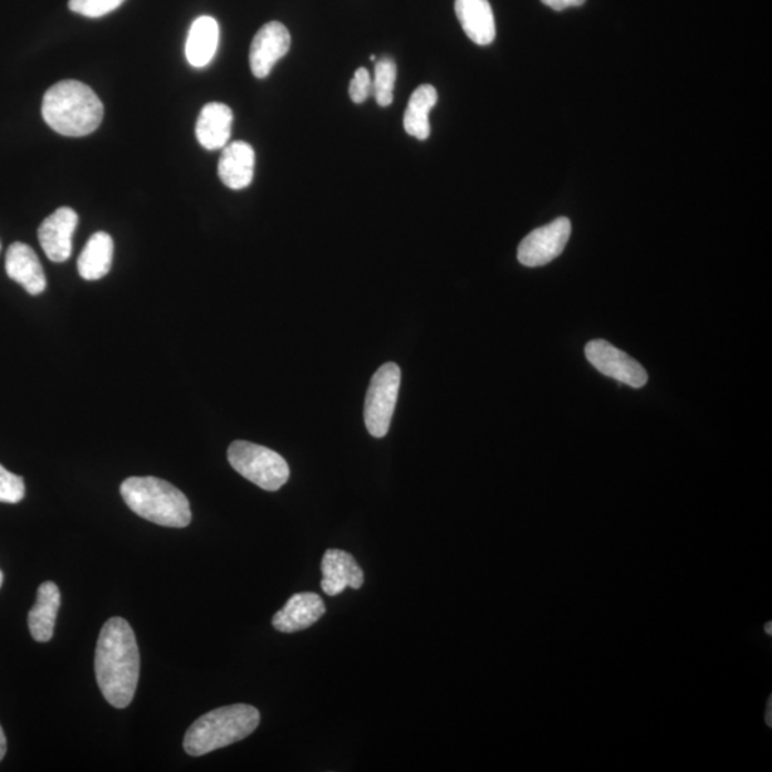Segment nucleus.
<instances>
[{
    "label": "nucleus",
    "instance_id": "1",
    "mask_svg": "<svg viewBox=\"0 0 772 772\" xmlns=\"http://www.w3.org/2000/svg\"><path fill=\"white\" fill-rule=\"evenodd\" d=\"M140 656L134 629L128 620H106L95 653L97 687L112 707L126 708L134 700L139 682Z\"/></svg>",
    "mask_w": 772,
    "mask_h": 772
},
{
    "label": "nucleus",
    "instance_id": "2",
    "mask_svg": "<svg viewBox=\"0 0 772 772\" xmlns=\"http://www.w3.org/2000/svg\"><path fill=\"white\" fill-rule=\"evenodd\" d=\"M42 115L58 134L81 138L100 128L104 105L85 83L62 81L49 87L43 97Z\"/></svg>",
    "mask_w": 772,
    "mask_h": 772
},
{
    "label": "nucleus",
    "instance_id": "3",
    "mask_svg": "<svg viewBox=\"0 0 772 772\" xmlns=\"http://www.w3.org/2000/svg\"><path fill=\"white\" fill-rule=\"evenodd\" d=\"M121 495L136 515L156 525L185 528L192 521L187 495L168 481L155 477H131Z\"/></svg>",
    "mask_w": 772,
    "mask_h": 772
},
{
    "label": "nucleus",
    "instance_id": "4",
    "mask_svg": "<svg viewBox=\"0 0 772 772\" xmlns=\"http://www.w3.org/2000/svg\"><path fill=\"white\" fill-rule=\"evenodd\" d=\"M261 714L247 703L217 708L194 722L184 738L187 754L200 757L246 740L257 730Z\"/></svg>",
    "mask_w": 772,
    "mask_h": 772
},
{
    "label": "nucleus",
    "instance_id": "5",
    "mask_svg": "<svg viewBox=\"0 0 772 772\" xmlns=\"http://www.w3.org/2000/svg\"><path fill=\"white\" fill-rule=\"evenodd\" d=\"M234 471L265 491H278L290 480V467L280 453L261 445L234 441L228 449Z\"/></svg>",
    "mask_w": 772,
    "mask_h": 772
},
{
    "label": "nucleus",
    "instance_id": "6",
    "mask_svg": "<svg viewBox=\"0 0 772 772\" xmlns=\"http://www.w3.org/2000/svg\"><path fill=\"white\" fill-rule=\"evenodd\" d=\"M399 385L400 369L394 363L380 366L371 379L365 400V424L375 438H383L389 431L398 400Z\"/></svg>",
    "mask_w": 772,
    "mask_h": 772
},
{
    "label": "nucleus",
    "instance_id": "7",
    "mask_svg": "<svg viewBox=\"0 0 772 772\" xmlns=\"http://www.w3.org/2000/svg\"><path fill=\"white\" fill-rule=\"evenodd\" d=\"M571 221L559 218L526 234L518 248V261L528 268L544 267L559 258L571 237Z\"/></svg>",
    "mask_w": 772,
    "mask_h": 772
},
{
    "label": "nucleus",
    "instance_id": "8",
    "mask_svg": "<svg viewBox=\"0 0 772 772\" xmlns=\"http://www.w3.org/2000/svg\"><path fill=\"white\" fill-rule=\"evenodd\" d=\"M586 359L590 361L601 374L617 379L618 383L643 388L648 383L647 371L624 351L615 348L609 342L595 340L585 346Z\"/></svg>",
    "mask_w": 772,
    "mask_h": 772
},
{
    "label": "nucleus",
    "instance_id": "9",
    "mask_svg": "<svg viewBox=\"0 0 772 772\" xmlns=\"http://www.w3.org/2000/svg\"><path fill=\"white\" fill-rule=\"evenodd\" d=\"M291 35L280 22H270L259 29L253 38L249 63L253 75L263 80L270 75L275 63L290 52Z\"/></svg>",
    "mask_w": 772,
    "mask_h": 772
},
{
    "label": "nucleus",
    "instance_id": "10",
    "mask_svg": "<svg viewBox=\"0 0 772 772\" xmlns=\"http://www.w3.org/2000/svg\"><path fill=\"white\" fill-rule=\"evenodd\" d=\"M76 227L77 213L67 207L56 209L39 227V242L52 262H65L71 258Z\"/></svg>",
    "mask_w": 772,
    "mask_h": 772
},
{
    "label": "nucleus",
    "instance_id": "11",
    "mask_svg": "<svg viewBox=\"0 0 772 772\" xmlns=\"http://www.w3.org/2000/svg\"><path fill=\"white\" fill-rule=\"evenodd\" d=\"M322 591L330 597H335L344 593L346 586L352 590H359L364 585V571L361 568L354 556L341 550H328L325 552L321 564Z\"/></svg>",
    "mask_w": 772,
    "mask_h": 772
},
{
    "label": "nucleus",
    "instance_id": "12",
    "mask_svg": "<svg viewBox=\"0 0 772 772\" xmlns=\"http://www.w3.org/2000/svg\"><path fill=\"white\" fill-rule=\"evenodd\" d=\"M325 604L320 595L301 593L292 595L272 618L277 632L292 634L310 628L325 614Z\"/></svg>",
    "mask_w": 772,
    "mask_h": 772
},
{
    "label": "nucleus",
    "instance_id": "13",
    "mask_svg": "<svg viewBox=\"0 0 772 772\" xmlns=\"http://www.w3.org/2000/svg\"><path fill=\"white\" fill-rule=\"evenodd\" d=\"M8 277L24 288L31 295H41L46 290V277L42 263L27 243L17 242L9 247L4 261Z\"/></svg>",
    "mask_w": 772,
    "mask_h": 772
},
{
    "label": "nucleus",
    "instance_id": "14",
    "mask_svg": "<svg viewBox=\"0 0 772 772\" xmlns=\"http://www.w3.org/2000/svg\"><path fill=\"white\" fill-rule=\"evenodd\" d=\"M255 173V150L247 142L225 146L219 159L218 174L225 187L239 190L249 187Z\"/></svg>",
    "mask_w": 772,
    "mask_h": 772
},
{
    "label": "nucleus",
    "instance_id": "15",
    "mask_svg": "<svg viewBox=\"0 0 772 772\" xmlns=\"http://www.w3.org/2000/svg\"><path fill=\"white\" fill-rule=\"evenodd\" d=\"M459 23L477 45L487 46L497 35L495 19L488 0H456Z\"/></svg>",
    "mask_w": 772,
    "mask_h": 772
},
{
    "label": "nucleus",
    "instance_id": "16",
    "mask_svg": "<svg viewBox=\"0 0 772 772\" xmlns=\"http://www.w3.org/2000/svg\"><path fill=\"white\" fill-rule=\"evenodd\" d=\"M59 608H61V591L55 583L46 581L39 586L36 603L28 615L29 632L35 641H51L55 633Z\"/></svg>",
    "mask_w": 772,
    "mask_h": 772
},
{
    "label": "nucleus",
    "instance_id": "17",
    "mask_svg": "<svg viewBox=\"0 0 772 772\" xmlns=\"http://www.w3.org/2000/svg\"><path fill=\"white\" fill-rule=\"evenodd\" d=\"M233 114L231 107L212 102L200 111L197 122V138L208 150H217L227 146L231 138Z\"/></svg>",
    "mask_w": 772,
    "mask_h": 772
},
{
    "label": "nucleus",
    "instance_id": "18",
    "mask_svg": "<svg viewBox=\"0 0 772 772\" xmlns=\"http://www.w3.org/2000/svg\"><path fill=\"white\" fill-rule=\"evenodd\" d=\"M112 258H114V241L111 234L96 232L86 242L77 259V271L83 280H102L111 271Z\"/></svg>",
    "mask_w": 772,
    "mask_h": 772
},
{
    "label": "nucleus",
    "instance_id": "19",
    "mask_svg": "<svg viewBox=\"0 0 772 772\" xmlns=\"http://www.w3.org/2000/svg\"><path fill=\"white\" fill-rule=\"evenodd\" d=\"M219 43L218 22L211 17H200L189 29L187 59L194 67H205L211 63Z\"/></svg>",
    "mask_w": 772,
    "mask_h": 772
},
{
    "label": "nucleus",
    "instance_id": "20",
    "mask_svg": "<svg viewBox=\"0 0 772 772\" xmlns=\"http://www.w3.org/2000/svg\"><path fill=\"white\" fill-rule=\"evenodd\" d=\"M438 92L431 85L419 86L410 96L407 111L404 116V128L407 134L419 140H425L431 135L429 114L437 105Z\"/></svg>",
    "mask_w": 772,
    "mask_h": 772
},
{
    "label": "nucleus",
    "instance_id": "21",
    "mask_svg": "<svg viewBox=\"0 0 772 772\" xmlns=\"http://www.w3.org/2000/svg\"><path fill=\"white\" fill-rule=\"evenodd\" d=\"M395 82H397V65L393 59H380L375 65L373 82V94L379 106L386 107L393 104Z\"/></svg>",
    "mask_w": 772,
    "mask_h": 772
},
{
    "label": "nucleus",
    "instance_id": "22",
    "mask_svg": "<svg viewBox=\"0 0 772 772\" xmlns=\"http://www.w3.org/2000/svg\"><path fill=\"white\" fill-rule=\"evenodd\" d=\"M125 0H70L72 12L86 18H102L116 11Z\"/></svg>",
    "mask_w": 772,
    "mask_h": 772
},
{
    "label": "nucleus",
    "instance_id": "23",
    "mask_svg": "<svg viewBox=\"0 0 772 772\" xmlns=\"http://www.w3.org/2000/svg\"><path fill=\"white\" fill-rule=\"evenodd\" d=\"M24 481L22 477L14 476L7 468L0 466V502L18 503L24 498Z\"/></svg>",
    "mask_w": 772,
    "mask_h": 772
},
{
    "label": "nucleus",
    "instance_id": "24",
    "mask_svg": "<svg viewBox=\"0 0 772 772\" xmlns=\"http://www.w3.org/2000/svg\"><path fill=\"white\" fill-rule=\"evenodd\" d=\"M371 94H373V80H371L368 70L359 67V70L355 72L354 80L351 81V100L355 102V104H364Z\"/></svg>",
    "mask_w": 772,
    "mask_h": 772
},
{
    "label": "nucleus",
    "instance_id": "25",
    "mask_svg": "<svg viewBox=\"0 0 772 772\" xmlns=\"http://www.w3.org/2000/svg\"><path fill=\"white\" fill-rule=\"evenodd\" d=\"M541 2L546 4V7L554 9V11L561 12L566 8L581 7V4H584L586 0H541Z\"/></svg>",
    "mask_w": 772,
    "mask_h": 772
},
{
    "label": "nucleus",
    "instance_id": "26",
    "mask_svg": "<svg viewBox=\"0 0 772 772\" xmlns=\"http://www.w3.org/2000/svg\"><path fill=\"white\" fill-rule=\"evenodd\" d=\"M7 737H4L3 728L0 727V761L3 760L4 754H7Z\"/></svg>",
    "mask_w": 772,
    "mask_h": 772
},
{
    "label": "nucleus",
    "instance_id": "27",
    "mask_svg": "<svg viewBox=\"0 0 772 772\" xmlns=\"http://www.w3.org/2000/svg\"><path fill=\"white\" fill-rule=\"evenodd\" d=\"M771 703H772V700H771V697H770L769 706H766V711H765V722H766V726H769V727L772 726Z\"/></svg>",
    "mask_w": 772,
    "mask_h": 772
},
{
    "label": "nucleus",
    "instance_id": "28",
    "mask_svg": "<svg viewBox=\"0 0 772 772\" xmlns=\"http://www.w3.org/2000/svg\"><path fill=\"white\" fill-rule=\"evenodd\" d=\"M3 580H4V576H3L2 570H0V588H2Z\"/></svg>",
    "mask_w": 772,
    "mask_h": 772
},
{
    "label": "nucleus",
    "instance_id": "29",
    "mask_svg": "<svg viewBox=\"0 0 772 772\" xmlns=\"http://www.w3.org/2000/svg\"><path fill=\"white\" fill-rule=\"evenodd\" d=\"M765 633L771 634V623L769 624V627H766V625H765Z\"/></svg>",
    "mask_w": 772,
    "mask_h": 772
},
{
    "label": "nucleus",
    "instance_id": "30",
    "mask_svg": "<svg viewBox=\"0 0 772 772\" xmlns=\"http://www.w3.org/2000/svg\"><path fill=\"white\" fill-rule=\"evenodd\" d=\"M0 249H2V246H0Z\"/></svg>",
    "mask_w": 772,
    "mask_h": 772
}]
</instances>
